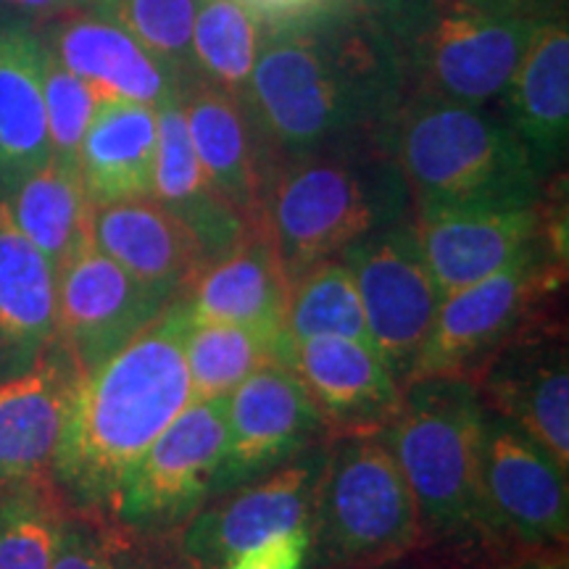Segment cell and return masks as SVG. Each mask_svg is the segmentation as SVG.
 <instances>
[{"instance_id": "cell-1", "label": "cell", "mask_w": 569, "mask_h": 569, "mask_svg": "<svg viewBox=\"0 0 569 569\" xmlns=\"http://www.w3.org/2000/svg\"><path fill=\"white\" fill-rule=\"evenodd\" d=\"M409 96L398 40L343 0L264 27L246 111L267 163L390 140Z\"/></svg>"}, {"instance_id": "cell-2", "label": "cell", "mask_w": 569, "mask_h": 569, "mask_svg": "<svg viewBox=\"0 0 569 569\" xmlns=\"http://www.w3.org/2000/svg\"><path fill=\"white\" fill-rule=\"evenodd\" d=\"M188 327V296H182L80 377L53 465V488L69 511L106 522L127 475L190 403Z\"/></svg>"}, {"instance_id": "cell-3", "label": "cell", "mask_w": 569, "mask_h": 569, "mask_svg": "<svg viewBox=\"0 0 569 569\" xmlns=\"http://www.w3.org/2000/svg\"><path fill=\"white\" fill-rule=\"evenodd\" d=\"M415 213L390 140H359L272 163L259 230L288 282Z\"/></svg>"}, {"instance_id": "cell-4", "label": "cell", "mask_w": 569, "mask_h": 569, "mask_svg": "<svg viewBox=\"0 0 569 569\" xmlns=\"http://www.w3.org/2000/svg\"><path fill=\"white\" fill-rule=\"evenodd\" d=\"M482 409L467 377H419L380 436L415 496L422 549L461 557L503 553L482 493Z\"/></svg>"}, {"instance_id": "cell-5", "label": "cell", "mask_w": 569, "mask_h": 569, "mask_svg": "<svg viewBox=\"0 0 569 569\" xmlns=\"http://www.w3.org/2000/svg\"><path fill=\"white\" fill-rule=\"evenodd\" d=\"M390 148L415 211L522 209L543 198L546 180L503 117L430 92H409Z\"/></svg>"}, {"instance_id": "cell-6", "label": "cell", "mask_w": 569, "mask_h": 569, "mask_svg": "<svg viewBox=\"0 0 569 569\" xmlns=\"http://www.w3.org/2000/svg\"><path fill=\"white\" fill-rule=\"evenodd\" d=\"M422 549L415 496L380 432L330 440L309 569H382Z\"/></svg>"}, {"instance_id": "cell-7", "label": "cell", "mask_w": 569, "mask_h": 569, "mask_svg": "<svg viewBox=\"0 0 569 569\" xmlns=\"http://www.w3.org/2000/svg\"><path fill=\"white\" fill-rule=\"evenodd\" d=\"M551 17L559 13L532 0H432L401 40L409 92L488 109Z\"/></svg>"}, {"instance_id": "cell-8", "label": "cell", "mask_w": 569, "mask_h": 569, "mask_svg": "<svg viewBox=\"0 0 569 569\" xmlns=\"http://www.w3.org/2000/svg\"><path fill=\"white\" fill-rule=\"evenodd\" d=\"M224 436L227 398L190 401L127 475L106 525L130 543H174L209 501Z\"/></svg>"}, {"instance_id": "cell-9", "label": "cell", "mask_w": 569, "mask_h": 569, "mask_svg": "<svg viewBox=\"0 0 569 569\" xmlns=\"http://www.w3.org/2000/svg\"><path fill=\"white\" fill-rule=\"evenodd\" d=\"M567 256L543 240L486 280L443 296L430 332L411 367L409 380L419 377H469L517 327L538 315L565 282Z\"/></svg>"}, {"instance_id": "cell-10", "label": "cell", "mask_w": 569, "mask_h": 569, "mask_svg": "<svg viewBox=\"0 0 569 569\" xmlns=\"http://www.w3.org/2000/svg\"><path fill=\"white\" fill-rule=\"evenodd\" d=\"M351 269L369 338L398 386H407L443 296L419 248L415 222L365 234L338 253Z\"/></svg>"}, {"instance_id": "cell-11", "label": "cell", "mask_w": 569, "mask_h": 569, "mask_svg": "<svg viewBox=\"0 0 569 569\" xmlns=\"http://www.w3.org/2000/svg\"><path fill=\"white\" fill-rule=\"evenodd\" d=\"M480 472L490 528L503 551H565L569 472L536 438L486 411Z\"/></svg>"}, {"instance_id": "cell-12", "label": "cell", "mask_w": 569, "mask_h": 569, "mask_svg": "<svg viewBox=\"0 0 569 569\" xmlns=\"http://www.w3.org/2000/svg\"><path fill=\"white\" fill-rule=\"evenodd\" d=\"M327 453L330 440L306 448L246 486L209 498L174 540L180 557L196 569H222L261 540L309 532Z\"/></svg>"}, {"instance_id": "cell-13", "label": "cell", "mask_w": 569, "mask_h": 569, "mask_svg": "<svg viewBox=\"0 0 569 569\" xmlns=\"http://www.w3.org/2000/svg\"><path fill=\"white\" fill-rule=\"evenodd\" d=\"M482 409L538 440L569 472L567 332L543 309L467 377Z\"/></svg>"}, {"instance_id": "cell-14", "label": "cell", "mask_w": 569, "mask_h": 569, "mask_svg": "<svg viewBox=\"0 0 569 569\" xmlns=\"http://www.w3.org/2000/svg\"><path fill=\"white\" fill-rule=\"evenodd\" d=\"M327 440L330 432L293 367L269 361L227 396L224 451L209 498L246 486Z\"/></svg>"}, {"instance_id": "cell-15", "label": "cell", "mask_w": 569, "mask_h": 569, "mask_svg": "<svg viewBox=\"0 0 569 569\" xmlns=\"http://www.w3.org/2000/svg\"><path fill=\"white\" fill-rule=\"evenodd\" d=\"M167 298L132 280L92 243V234L56 274V340L88 375L167 309Z\"/></svg>"}, {"instance_id": "cell-16", "label": "cell", "mask_w": 569, "mask_h": 569, "mask_svg": "<svg viewBox=\"0 0 569 569\" xmlns=\"http://www.w3.org/2000/svg\"><path fill=\"white\" fill-rule=\"evenodd\" d=\"M80 377L56 340L32 367L0 380V490L53 486Z\"/></svg>"}, {"instance_id": "cell-17", "label": "cell", "mask_w": 569, "mask_h": 569, "mask_svg": "<svg viewBox=\"0 0 569 569\" xmlns=\"http://www.w3.org/2000/svg\"><path fill=\"white\" fill-rule=\"evenodd\" d=\"M411 222L440 296L501 272L543 240L540 201L522 209H425Z\"/></svg>"}, {"instance_id": "cell-18", "label": "cell", "mask_w": 569, "mask_h": 569, "mask_svg": "<svg viewBox=\"0 0 569 569\" xmlns=\"http://www.w3.org/2000/svg\"><path fill=\"white\" fill-rule=\"evenodd\" d=\"M330 438L380 432L401 407L403 388L375 346L353 338H309L290 361Z\"/></svg>"}, {"instance_id": "cell-19", "label": "cell", "mask_w": 569, "mask_h": 569, "mask_svg": "<svg viewBox=\"0 0 569 569\" xmlns=\"http://www.w3.org/2000/svg\"><path fill=\"white\" fill-rule=\"evenodd\" d=\"M92 243L156 296H188L206 269L201 246L153 196L92 206Z\"/></svg>"}, {"instance_id": "cell-20", "label": "cell", "mask_w": 569, "mask_h": 569, "mask_svg": "<svg viewBox=\"0 0 569 569\" xmlns=\"http://www.w3.org/2000/svg\"><path fill=\"white\" fill-rule=\"evenodd\" d=\"M501 117L546 182L559 174L569 140V24L565 13L540 21L501 92Z\"/></svg>"}, {"instance_id": "cell-21", "label": "cell", "mask_w": 569, "mask_h": 569, "mask_svg": "<svg viewBox=\"0 0 569 569\" xmlns=\"http://www.w3.org/2000/svg\"><path fill=\"white\" fill-rule=\"evenodd\" d=\"M180 101L190 142L213 190L251 230H259L269 163L246 106L206 82L193 84Z\"/></svg>"}, {"instance_id": "cell-22", "label": "cell", "mask_w": 569, "mask_h": 569, "mask_svg": "<svg viewBox=\"0 0 569 569\" xmlns=\"http://www.w3.org/2000/svg\"><path fill=\"white\" fill-rule=\"evenodd\" d=\"M151 196L188 227L206 267L238 248L251 227L213 190L190 142L180 98L156 109V156Z\"/></svg>"}, {"instance_id": "cell-23", "label": "cell", "mask_w": 569, "mask_h": 569, "mask_svg": "<svg viewBox=\"0 0 569 569\" xmlns=\"http://www.w3.org/2000/svg\"><path fill=\"white\" fill-rule=\"evenodd\" d=\"M290 282L272 243L261 230H251L230 253L198 274L188 293L193 322L243 325L274 340L284 336V303Z\"/></svg>"}, {"instance_id": "cell-24", "label": "cell", "mask_w": 569, "mask_h": 569, "mask_svg": "<svg viewBox=\"0 0 569 569\" xmlns=\"http://www.w3.org/2000/svg\"><path fill=\"white\" fill-rule=\"evenodd\" d=\"M56 343V269L13 224L0 198V380Z\"/></svg>"}, {"instance_id": "cell-25", "label": "cell", "mask_w": 569, "mask_h": 569, "mask_svg": "<svg viewBox=\"0 0 569 569\" xmlns=\"http://www.w3.org/2000/svg\"><path fill=\"white\" fill-rule=\"evenodd\" d=\"M46 46L63 67L90 82L103 98H124L153 109L169 98H180L161 63H156L130 32L103 13L61 21Z\"/></svg>"}, {"instance_id": "cell-26", "label": "cell", "mask_w": 569, "mask_h": 569, "mask_svg": "<svg viewBox=\"0 0 569 569\" xmlns=\"http://www.w3.org/2000/svg\"><path fill=\"white\" fill-rule=\"evenodd\" d=\"M46 42L27 24L0 19V184H17L51 159L42 101Z\"/></svg>"}, {"instance_id": "cell-27", "label": "cell", "mask_w": 569, "mask_h": 569, "mask_svg": "<svg viewBox=\"0 0 569 569\" xmlns=\"http://www.w3.org/2000/svg\"><path fill=\"white\" fill-rule=\"evenodd\" d=\"M156 109L101 98L80 146V177L92 206L151 196Z\"/></svg>"}, {"instance_id": "cell-28", "label": "cell", "mask_w": 569, "mask_h": 569, "mask_svg": "<svg viewBox=\"0 0 569 569\" xmlns=\"http://www.w3.org/2000/svg\"><path fill=\"white\" fill-rule=\"evenodd\" d=\"M19 232L59 269L90 238L92 203L84 193L80 167L48 159L3 198Z\"/></svg>"}, {"instance_id": "cell-29", "label": "cell", "mask_w": 569, "mask_h": 569, "mask_svg": "<svg viewBox=\"0 0 569 569\" xmlns=\"http://www.w3.org/2000/svg\"><path fill=\"white\" fill-rule=\"evenodd\" d=\"M269 361H282L290 367L293 343L261 336L243 325L190 319L188 336H184L190 401L227 398Z\"/></svg>"}, {"instance_id": "cell-30", "label": "cell", "mask_w": 569, "mask_h": 569, "mask_svg": "<svg viewBox=\"0 0 569 569\" xmlns=\"http://www.w3.org/2000/svg\"><path fill=\"white\" fill-rule=\"evenodd\" d=\"M264 24L243 0H198L193 56L198 80L246 103Z\"/></svg>"}, {"instance_id": "cell-31", "label": "cell", "mask_w": 569, "mask_h": 569, "mask_svg": "<svg viewBox=\"0 0 569 569\" xmlns=\"http://www.w3.org/2000/svg\"><path fill=\"white\" fill-rule=\"evenodd\" d=\"M284 336L293 346L309 338H353L375 346L351 269L338 256L309 267L290 282Z\"/></svg>"}, {"instance_id": "cell-32", "label": "cell", "mask_w": 569, "mask_h": 569, "mask_svg": "<svg viewBox=\"0 0 569 569\" xmlns=\"http://www.w3.org/2000/svg\"><path fill=\"white\" fill-rule=\"evenodd\" d=\"M198 0H109L98 13L117 21L172 77L180 98L198 84L193 19Z\"/></svg>"}, {"instance_id": "cell-33", "label": "cell", "mask_w": 569, "mask_h": 569, "mask_svg": "<svg viewBox=\"0 0 569 569\" xmlns=\"http://www.w3.org/2000/svg\"><path fill=\"white\" fill-rule=\"evenodd\" d=\"M63 511L53 486L0 490V569H51Z\"/></svg>"}, {"instance_id": "cell-34", "label": "cell", "mask_w": 569, "mask_h": 569, "mask_svg": "<svg viewBox=\"0 0 569 569\" xmlns=\"http://www.w3.org/2000/svg\"><path fill=\"white\" fill-rule=\"evenodd\" d=\"M101 92L69 71L46 46L42 59V101H46L48 142H51V159L80 167V146L84 132L96 117Z\"/></svg>"}, {"instance_id": "cell-35", "label": "cell", "mask_w": 569, "mask_h": 569, "mask_svg": "<svg viewBox=\"0 0 569 569\" xmlns=\"http://www.w3.org/2000/svg\"><path fill=\"white\" fill-rule=\"evenodd\" d=\"M130 540L119 536L111 525L63 511L56 540L51 569H127Z\"/></svg>"}, {"instance_id": "cell-36", "label": "cell", "mask_w": 569, "mask_h": 569, "mask_svg": "<svg viewBox=\"0 0 569 569\" xmlns=\"http://www.w3.org/2000/svg\"><path fill=\"white\" fill-rule=\"evenodd\" d=\"M222 569H309V532H282L261 540Z\"/></svg>"}, {"instance_id": "cell-37", "label": "cell", "mask_w": 569, "mask_h": 569, "mask_svg": "<svg viewBox=\"0 0 569 569\" xmlns=\"http://www.w3.org/2000/svg\"><path fill=\"white\" fill-rule=\"evenodd\" d=\"M343 3L380 21L401 46V40L407 38V32L417 24V19L422 17L432 0H343Z\"/></svg>"}, {"instance_id": "cell-38", "label": "cell", "mask_w": 569, "mask_h": 569, "mask_svg": "<svg viewBox=\"0 0 569 569\" xmlns=\"http://www.w3.org/2000/svg\"><path fill=\"white\" fill-rule=\"evenodd\" d=\"M264 27L280 24V21L303 17V13L319 9L327 0H243Z\"/></svg>"}, {"instance_id": "cell-39", "label": "cell", "mask_w": 569, "mask_h": 569, "mask_svg": "<svg viewBox=\"0 0 569 569\" xmlns=\"http://www.w3.org/2000/svg\"><path fill=\"white\" fill-rule=\"evenodd\" d=\"M167 546L172 543H161V546H140V543H130V561H127V569H196L193 565H188L180 557V551L169 553Z\"/></svg>"}, {"instance_id": "cell-40", "label": "cell", "mask_w": 569, "mask_h": 569, "mask_svg": "<svg viewBox=\"0 0 569 569\" xmlns=\"http://www.w3.org/2000/svg\"><path fill=\"white\" fill-rule=\"evenodd\" d=\"M493 569H567L565 551H522L498 561Z\"/></svg>"}, {"instance_id": "cell-41", "label": "cell", "mask_w": 569, "mask_h": 569, "mask_svg": "<svg viewBox=\"0 0 569 569\" xmlns=\"http://www.w3.org/2000/svg\"><path fill=\"white\" fill-rule=\"evenodd\" d=\"M0 3L17 6V9L34 13H59L77 9V6H82V0H0Z\"/></svg>"}, {"instance_id": "cell-42", "label": "cell", "mask_w": 569, "mask_h": 569, "mask_svg": "<svg viewBox=\"0 0 569 569\" xmlns=\"http://www.w3.org/2000/svg\"><path fill=\"white\" fill-rule=\"evenodd\" d=\"M532 3L543 6V9H549L553 13H565L567 9V0H532Z\"/></svg>"}, {"instance_id": "cell-43", "label": "cell", "mask_w": 569, "mask_h": 569, "mask_svg": "<svg viewBox=\"0 0 569 569\" xmlns=\"http://www.w3.org/2000/svg\"><path fill=\"white\" fill-rule=\"evenodd\" d=\"M106 3H109V0H82V6H96V9H101Z\"/></svg>"}]
</instances>
